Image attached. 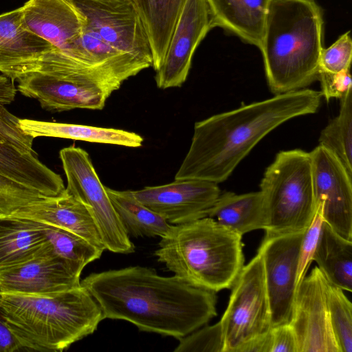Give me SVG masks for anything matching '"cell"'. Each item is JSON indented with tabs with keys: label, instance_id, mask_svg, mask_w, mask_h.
<instances>
[{
	"label": "cell",
	"instance_id": "277c9868",
	"mask_svg": "<svg viewBox=\"0 0 352 352\" xmlns=\"http://www.w3.org/2000/svg\"><path fill=\"white\" fill-rule=\"evenodd\" d=\"M0 318L21 348L40 351H62L92 334L104 319L81 284L47 295L0 292Z\"/></svg>",
	"mask_w": 352,
	"mask_h": 352
},
{
	"label": "cell",
	"instance_id": "d4e9b609",
	"mask_svg": "<svg viewBox=\"0 0 352 352\" xmlns=\"http://www.w3.org/2000/svg\"><path fill=\"white\" fill-rule=\"evenodd\" d=\"M208 217L243 236L253 230H265L267 221L261 192L221 193Z\"/></svg>",
	"mask_w": 352,
	"mask_h": 352
},
{
	"label": "cell",
	"instance_id": "4dcf8cb0",
	"mask_svg": "<svg viewBox=\"0 0 352 352\" xmlns=\"http://www.w3.org/2000/svg\"><path fill=\"white\" fill-rule=\"evenodd\" d=\"M343 291L329 283V316L340 352H352V305Z\"/></svg>",
	"mask_w": 352,
	"mask_h": 352
},
{
	"label": "cell",
	"instance_id": "603a6c76",
	"mask_svg": "<svg viewBox=\"0 0 352 352\" xmlns=\"http://www.w3.org/2000/svg\"><path fill=\"white\" fill-rule=\"evenodd\" d=\"M19 122L21 130L34 139L53 137L134 148L141 146L144 140L140 135L122 129L31 119L19 118Z\"/></svg>",
	"mask_w": 352,
	"mask_h": 352
},
{
	"label": "cell",
	"instance_id": "7402d4cb",
	"mask_svg": "<svg viewBox=\"0 0 352 352\" xmlns=\"http://www.w3.org/2000/svg\"><path fill=\"white\" fill-rule=\"evenodd\" d=\"M47 245L41 222L12 215L0 217V269L32 258Z\"/></svg>",
	"mask_w": 352,
	"mask_h": 352
},
{
	"label": "cell",
	"instance_id": "9a60e30c",
	"mask_svg": "<svg viewBox=\"0 0 352 352\" xmlns=\"http://www.w3.org/2000/svg\"><path fill=\"white\" fill-rule=\"evenodd\" d=\"M143 205L169 224L178 225L208 217L221 194L218 184L201 179H175L173 182L132 190Z\"/></svg>",
	"mask_w": 352,
	"mask_h": 352
},
{
	"label": "cell",
	"instance_id": "7a4b0ae2",
	"mask_svg": "<svg viewBox=\"0 0 352 352\" xmlns=\"http://www.w3.org/2000/svg\"><path fill=\"white\" fill-rule=\"evenodd\" d=\"M320 91L302 89L195 122L189 150L175 179L226 180L269 133L296 117L316 113Z\"/></svg>",
	"mask_w": 352,
	"mask_h": 352
},
{
	"label": "cell",
	"instance_id": "ffe728a7",
	"mask_svg": "<svg viewBox=\"0 0 352 352\" xmlns=\"http://www.w3.org/2000/svg\"><path fill=\"white\" fill-rule=\"evenodd\" d=\"M213 28L221 27L260 49L270 0H206Z\"/></svg>",
	"mask_w": 352,
	"mask_h": 352
},
{
	"label": "cell",
	"instance_id": "83f0119b",
	"mask_svg": "<svg viewBox=\"0 0 352 352\" xmlns=\"http://www.w3.org/2000/svg\"><path fill=\"white\" fill-rule=\"evenodd\" d=\"M318 140L352 177V88L340 98L338 115L322 129Z\"/></svg>",
	"mask_w": 352,
	"mask_h": 352
},
{
	"label": "cell",
	"instance_id": "f546056e",
	"mask_svg": "<svg viewBox=\"0 0 352 352\" xmlns=\"http://www.w3.org/2000/svg\"><path fill=\"white\" fill-rule=\"evenodd\" d=\"M17 88L11 78L0 74V140L23 153H36L32 148L34 138L19 126V118L6 107L15 99Z\"/></svg>",
	"mask_w": 352,
	"mask_h": 352
},
{
	"label": "cell",
	"instance_id": "5b68a950",
	"mask_svg": "<svg viewBox=\"0 0 352 352\" xmlns=\"http://www.w3.org/2000/svg\"><path fill=\"white\" fill-rule=\"evenodd\" d=\"M242 236L206 217L171 226L155 255L175 275L217 292L232 288L244 266Z\"/></svg>",
	"mask_w": 352,
	"mask_h": 352
},
{
	"label": "cell",
	"instance_id": "5bb4252c",
	"mask_svg": "<svg viewBox=\"0 0 352 352\" xmlns=\"http://www.w3.org/2000/svg\"><path fill=\"white\" fill-rule=\"evenodd\" d=\"M316 205L335 232L352 241V177L338 159L321 145L309 152Z\"/></svg>",
	"mask_w": 352,
	"mask_h": 352
},
{
	"label": "cell",
	"instance_id": "e0dca14e",
	"mask_svg": "<svg viewBox=\"0 0 352 352\" xmlns=\"http://www.w3.org/2000/svg\"><path fill=\"white\" fill-rule=\"evenodd\" d=\"M81 272L56 255L48 242L36 256L0 269V292L47 295L80 285Z\"/></svg>",
	"mask_w": 352,
	"mask_h": 352
},
{
	"label": "cell",
	"instance_id": "9c48e42d",
	"mask_svg": "<svg viewBox=\"0 0 352 352\" xmlns=\"http://www.w3.org/2000/svg\"><path fill=\"white\" fill-rule=\"evenodd\" d=\"M59 156L67 178L65 190L90 210L104 249L120 254L134 252L135 245L125 232L88 153L70 146L62 148Z\"/></svg>",
	"mask_w": 352,
	"mask_h": 352
},
{
	"label": "cell",
	"instance_id": "6da1fadb",
	"mask_svg": "<svg viewBox=\"0 0 352 352\" xmlns=\"http://www.w3.org/2000/svg\"><path fill=\"white\" fill-rule=\"evenodd\" d=\"M80 284L99 304L104 319L126 320L140 331L178 340L217 316L216 292L148 267L91 273Z\"/></svg>",
	"mask_w": 352,
	"mask_h": 352
},
{
	"label": "cell",
	"instance_id": "cb8c5ba5",
	"mask_svg": "<svg viewBox=\"0 0 352 352\" xmlns=\"http://www.w3.org/2000/svg\"><path fill=\"white\" fill-rule=\"evenodd\" d=\"M146 33L157 71L166 56L169 43L186 0H133Z\"/></svg>",
	"mask_w": 352,
	"mask_h": 352
},
{
	"label": "cell",
	"instance_id": "d590c367",
	"mask_svg": "<svg viewBox=\"0 0 352 352\" xmlns=\"http://www.w3.org/2000/svg\"><path fill=\"white\" fill-rule=\"evenodd\" d=\"M318 79L321 85L322 96L327 101L333 98H340L352 88L349 69L338 73L319 72Z\"/></svg>",
	"mask_w": 352,
	"mask_h": 352
},
{
	"label": "cell",
	"instance_id": "52a82bcc",
	"mask_svg": "<svg viewBox=\"0 0 352 352\" xmlns=\"http://www.w3.org/2000/svg\"><path fill=\"white\" fill-rule=\"evenodd\" d=\"M267 234L302 232L316 210L310 153L282 151L267 168L260 184Z\"/></svg>",
	"mask_w": 352,
	"mask_h": 352
},
{
	"label": "cell",
	"instance_id": "e575fe53",
	"mask_svg": "<svg viewBox=\"0 0 352 352\" xmlns=\"http://www.w3.org/2000/svg\"><path fill=\"white\" fill-rule=\"evenodd\" d=\"M323 221L321 208L320 206H316L315 214L311 222L305 230L300 245L297 270L298 285L306 275L312 261Z\"/></svg>",
	"mask_w": 352,
	"mask_h": 352
},
{
	"label": "cell",
	"instance_id": "4316f807",
	"mask_svg": "<svg viewBox=\"0 0 352 352\" xmlns=\"http://www.w3.org/2000/svg\"><path fill=\"white\" fill-rule=\"evenodd\" d=\"M106 189L129 237H162L170 228L165 219L140 203L132 190H116L107 186Z\"/></svg>",
	"mask_w": 352,
	"mask_h": 352
},
{
	"label": "cell",
	"instance_id": "30bf717a",
	"mask_svg": "<svg viewBox=\"0 0 352 352\" xmlns=\"http://www.w3.org/2000/svg\"><path fill=\"white\" fill-rule=\"evenodd\" d=\"M84 25L108 45L148 67L153 59L148 39L133 0H68Z\"/></svg>",
	"mask_w": 352,
	"mask_h": 352
},
{
	"label": "cell",
	"instance_id": "8fae6325",
	"mask_svg": "<svg viewBox=\"0 0 352 352\" xmlns=\"http://www.w3.org/2000/svg\"><path fill=\"white\" fill-rule=\"evenodd\" d=\"M304 232L265 234L258 249L263 260L272 328L290 322L298 287L299 249Z\"/></svg>",
	"mask_w": 352,
	"mask_h": 352
},
{
	"label": "cell",
	"instance_id": "3957f363",
	"mask_svg": "<svg viewBox=\"0 0 352 352\" xmlns=\"http://www.w3.org/2000/svg\"><path fill=\"white\" fill-rule=\"evenodd\" d=\"M322 35L316 0H270L259 50L272 94L305 89L318 79Z\"/></svg>",
	"mask_w": 352,
	"mask_h": 352
},
{
	"label": "cell",
	"instance_id": "44dd1931",
	"mask_svg": "<svg viewBox=\"0 0 352 352\" xmlns=\"http://www.w3.org/2000/svg\"><path fill=\"white\" fill-rule=\"evenodd\" d=\"M0 173L47 197L57 196L65 190L60 175L41 162L36 153H23L1 140Z\"/></svg>",
	"mask_w": 352,
	"mask_h": 352
},
{
	"label": "cell",
	"instance_id": "74e56055",
	"mask_svg": "<svg viewBox=\"0 0 352 352\" xmlns=\"http://www.w3.org/2000/svg\"><path fill=\"white\" fill-rule=\"evenodd\" d=\"M271 329L267 333L258 336L241 346L237 352H272Z\"/></svg>",
	"mask_w": 352,
	"mask_h": 352
},
{
	"label": "cell",
	"instance_id": "2e32d148",
	"mask_svg": "<svg viewBox=\"0 0 352 352\" xmlns=\"http://www.w3.org/2000/svg\"><path fill=\"white\" fill-rule=\"evenodd\" d=\"M213 28L206 0H186L173 30L164 59L155 76L162 89L186 81L195 50Z\"/></svg>",
	"mask_w": 352,
	"mask_h": 352
},
{
	"label": "cell",
	"instance_id": "d6a6232c",
	"mask_svg": "<svg viewBox=\"0 0 352 352\" xmlns=\"http://www.w3.org/2000/svg\"><path fill=\"white\" fill-rule=\"evenodd\" d=\"M175 352H224V338L220 321L206 325L179 339Z\"/></svg>",
	"mask_w": 352,
	"mask_h": 352
},
{
	"label": "cell",
	"instance_id": "4fadbf2b",
	"mask_svg": "<svg viewBox=\"0 0 352 352\" xmlns=\"http://www.w3.org/2000/svg\"><path fill=\"white\" fill-rule=\"evenodd\" d=\"M21 10L24 22L32 32L79 65L102 71L82 46L83 19L68 0H29Z\"/></svg>",
	"mask_w": 352,
	"mask_h": 352
},
{
	"label": "cell",
	"instance_id": "484cf974",
	"mask_svg": "<svg viewBox=\"0 0 352 352\" xmlns=\"http://www.w3.org/2000/svg\"><path fill=\"white\" fill-rule=\"evenodd\" d=\"M312 261L328 282L342 290L352 291V241L323 221Z\"/></svg>",
	"mask_w": 352,
	"mask_h": 352
},
{
	"label": "cell",
	"instance_id": "8992f818",
	"mask_svg": "<svg viewBox=\"0 0 352 352\" xmlns=\"http://www.w3.org/2000/svg\"><path fill=\"white\" fill-rule=\"evenodd\" d=\"M18 82L21 94L37 100L43 109L52 112L102 109L121 86L105 73L82 66L56 49L43 57L37 70Z\"/></svg>",
	"mask_w": 352,
	"mask_h": 352
},
{
	"label": "cell",
	"instance_id": "ac0fdd59",
	"mask_svg": "<svg viewBox=\"0 0 352 352\" xmlns=\"http://www.w3.org/2000/svg\"><path fill=\"white\" fill-rule=\"evenodd\" d=\"M56 48L26 26L21 8L0 15V73L19 80L38 69L43 57Z\"/></svg>",
	"mask_w": 352,
	"mask_h": 352
},
{
	"label": "cell",
	"instance_id": "1f68e13d",
	"mask_svg": "<svg viewBox=\"0 0 352 352\" xmlns=\"http://www.w3.org/2000/svg\"><path fill=\"white\" fill-rule=\"evenodd\" d=\"M48 197L0 173V217L10 216L32 202Z\"/></svg>",
	"mask_w": 352,
	"mask_h": 352
},
{
	"label": "cell",
	"instance_id": "ba28073f",
	"mask_svg": "<svg viewBox=\"0 0 352 352\" xmlns=\"http://www.w3.org/2000/svg\"><path fill=\"white\" fill-rule=\"evenodd\" d=\"M219 321L224 352H237L244 344L272 329L263 260L258 252L243 266L233 284L227 308Z\"/></svg>",
	"mask_w": 352,
	"mask_h": 352
},
{
	"label": "cell",
	"instance_id": "836d02e7",
	"mask_svg": "<svg viewBox=\"0 0 352 352\" xmlns=\"http://www.w3.org/2000/svg\"><path fill=\"white\" fill-rule=\"evenodd\" d=\"M351 57L352 41L348 31L330 47L322 48L319 58V72L338 73L349 69Z\"/></svg>",
	"mask_w": 352,
	"mask_h": 352
},
{
	"label": "cell",
	"instance_id": "7c38bea8",
	"mask_svg": "<svg viewBox=\"0 0 352 352\" xmlns=\"http://www.w3.org/2000/svg\"><path fill=\"white\" fill-rule=\"evenodd\" d=\"M328 286L316 266L297 287L289 324L298 352H340L330 320Z\"/></svg>",
	"mask_w": 352,
	"mask_h": 352
},
{
	"label": "cell",
	"instance_id": "f1b7e54d",
	"mask_svg": "<svg viewBox=\"0 0 352 352\" xmlns=\"http://www.w3.org/2000/svg\"><path fill=\"white\" fill-rule=\"evenodd\" d=\"M41 226L53 252L80 272L104 252L70 231L43 223Z\"/></svg>",
	"mask_w": 352,
	"mask_h": 352
},
{
	"label": "cell",
	"instance_id": "d6986e66",
	"mask_svg": "<svg viewBox=\"0 0 352 352\" xmlns=\"http://www.w3.org/2000/svg\"><path fill=\"white\" fill-rule=\"evenodd\" d=\"M12 215L67 230L105 250L90 210L66 190L57 196L32 202Z\"/></svg>",
	"mask_w": 352,
	"mask_h": 352
},
{
	"label": "cell",
	"instance_id": "f35d334b",
	"mask_svg": "<svg viewBox=\"0 0 352 352\" xmlns=\"http://www.w3.org/2000/svg\"><path fill=\"white\" fill-rule=\"evenodd\" d=\"M20 349L18 341L0 318V352H12Z\"/></svg>",
	"mask_w": 352,
	"mask_h": 352
},
{
	"label": "cell",
	"instance_id": "8d00e7d4",
	"mask_svg": "<svg viewBox=\"0 0 352 352\" xmlns=\"http://www.w3.org/2000/svg\"><path fill=\"white\" fill-rule=\"evenodd\" d=\"M271 333L272 352H298L296 336L289 323L272 327Z\"/></svg>",
	"mask_w": 352,
	"mask_h": 352
}]
</instances>
